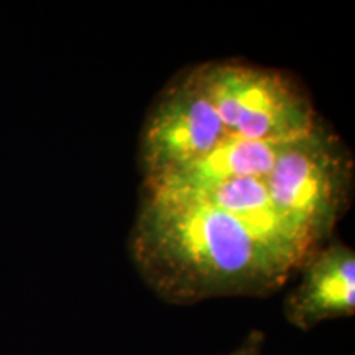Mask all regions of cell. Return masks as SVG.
Instances as JSON below:
<instances>
[{"instance_id": "cell-2", "label": "cell", "mask_w": 355, "mask_h": 355, "mask_svg": "<svg viewBox=\"0 0 355 355\" xmlns=\"http://www.w3.org/2000/svg\"><path fill=\"white\" fill-rule=\"evenodd\" d=\"M199 73L225 128L237 139L288 144L321 121L309 92L285 71L214 60L199 64Z\"/></svg>"}, {"instance_id": "cell-3", "label": "cell", "mask_w": 355, "mask_h": 355, "mask_svg": "<svg viewBox=\"0 0 355 355\" xmlns=\"http://www.w3.org/2000/svg\"><path fill=\"white\" fill-rule=\"evenodd\" d=\"M263 181L275 204L321 247L350 207L354 159L321 119L313 132L283 146Z\"/></svg>"}, {"instance_id": "cell-1", "label": "cell", "mask_w": 355, "mask_h": 355, "mask_svg": "<svg viewBox=\"0 0 355 355\" xmlns=\"http://www.w3.org/2000/svg\"><path fill=\"white\" fill-rule=\"evenodd\" d=\"M128 250L159 300L189 306L212 298H263L296 266L241 220L194 199L141 188Z\"/></svg>"}, {"instance_id": "cell-4", "label": "cell", "mask_w": 355, "mask_h": 355, "mask_svg": "<svg viewBox=\"0 0 355 355\" xmlns=\"http://www.w3.org/2000/svg\"><path fill=\"white\" fill-rule=\"evenodd\" d=\"M232 137L207 96L199 64L176 73L155 97L139 137L144 184L193 165Z\"/></svg>"}, {"instance_id": "cell-6", "label": "cell", "mask_w": 355, "mask_h": 355, "mask_svg": "<svg viewBox=\"0 0 355 355\" xmlns=\"http://www.w3.org/2000/svg\"><path fill=\"white\" fill-rule=\"evenodd\" d=\"M165 194L194 199L234 216L257 237L285 255L296 268L318 248L298 222L275 204L261 178H239L201 189Z\"/></svg>"}, {"instance_id": "cell-5", "label": "cell", "mask_w": 355, "mask_h": 355, "mask_svg": "<svg viewBox=\"0 0 355 355\" xmlns=\"http://www.w3.org/2000/svg\"><path fill=\"white\" fill-rule=\"evenodd\" d=\"M300 283L286 295L283 314L293 327L311 331L355 314V252L343 242L314 248L301 261Z\"/></svg>"}, {"instance_id": "cell-7", "label": "cell", "mask_w": 355, "mask_h": 355, "mask_svg": "<svg viewBox=\"0 0 355 355\" xmlns=\"http://www.w3.org/2000/svg\"><path fill=\"white\" fill-rule=\"evenodd\" d=\"M286 144L242 140L229 137L217 148L193 165L173 173L155 184H144L145 189L163 193H184L239 180V178H263L272 170L279 152Z\"/></svg>"}, {"instance_id": "cell-8", "label": "cell", "mask_w": 355, "mask_h": 355, "mask_svg": "<svg viewBox=\"0 0 355 355\" xmlns=\"http://www.w3.org/2000/svg\"><path fill=\"white\" fill-rule=\"evenodd\" d=\"M265 334L261 331H250L245 339L237 345L234 350L224 355H265Z\"/></svg>"}]
</instances>
